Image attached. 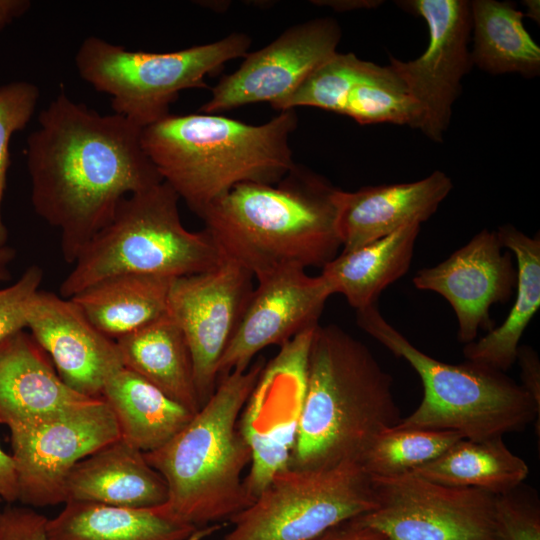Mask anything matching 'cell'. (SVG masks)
I'll return each mask as SVG.
<instances>
[{
  "mask_svg": "<svg viewBox=\"0 0 540 540\" xmlns=\"http://www.w3.org/2000/svg\"><path fill=\"white\" fill-rule=\"evenodd\" d=\"M101 399L116 418L120 438L143 453L162 447L195 415L125 367L106 382Z\"/></svg>",
  "mask_w": 540,
  "mask_h": 540,
  "instance_id": "26",
  "label": "cell"
},
{
  "mask_svg": "<svg viewBox=\"0 0 540 540\" xmlns=\"http://www.w3.org/2000/svg\"><path fill=\"white\" fill-rule=\"evenodd\" d=\"M366 63L353 53L336 52L318 65L274 109L284 111L310 106L343 115L348 94Z\"/></svg>",
  "mask_w": 540,
  "mask_h": 540,
  "instance_id": "32",
  "label": "cell"
},
{
  "mask_svg": "<svg viewBox=\"0 0 540 540\" xmlns=\"http://www.w3.org/2000/svg\"><path fill=\"white\" fill-rule=\"evenodd\" d=\"M9 430L18 501L33 507L65 503V484L76 464L120 439L116 418L101 398Z\"/></svg>",
  "mask_w": 540,
  "mask_h": 540,
  "instance_id": "11",
  "label": "cell"
},
{
  "mask_svg": "<svg viewBox=\"0 0 540 540\" xmlns=\"http://www.w3.org/2000/svg\"><path fill=\"white\" fill-rule=\"evenodd\" d=\"M498 238L516 260L514 304L504 322L478 341L465 344L467 361L506 372L516 362L520 339L540 307V237H531L511 224L500 226Z\"/></svg>",
  "mask_w": 540,
  "mask_h": 540,
  "instance_id": "22",
  "label": "cell"
},
{
  "mask_svg": "<svg viewBox=\"0 0 540 540\" xmlns=\"http://www.w3.org/2000/svg\"><path fill=\"white\" fill-rule=\"evenodd\" d=\"M503 249L496 230L483 229L447 259L413 277L417 289L435 292L451 305L461 343L475 341L479 330H492V305L506 303L516 288L512 253Z\"/></svg>",
  "mask_w": 540,
  "mask_h": 540,
  "instance_id": "16",
  "label": "cell"
},
{
  "mask_svg": "<svg viewBox=\"0 0 540 540\" xmlns=\"http://www.w3.org/2000/svg\"><path fill=\"white\" fill-rule=\"evenodd\" d=\"M179 199L164 181L125 197L111 221L81 251L59 295L69 299L119 274L178 278L220 265L225 255L210 233L183 226Z\"/></svg>",
  "mask_w": 540,
  "mask_h": 540,
  "instance_id": "7",
  "label": "cell"
},
{
  "mask_svg": "<svg viewBox=\"0 0 540 540\" xmlns=\"http://www.w3.org/2000/svg\"><path fill=\"white\" fill-rule=\"evenodd\" d=\"M314 329L282 345L275 358L265 364L240 415V432L251 455L244 482L255 498L290 465L305 396L308 352Z\"/></svg>",
  "mask_w": 540,
  "mask_h": 540,
  "instance_id": "12",
  "label": "cell"
},
{
  "mask_svg": "<svg viewBox=\"0 0 540 540\" xmlns=\"http://www.w3.org/2000/svg\"><path fill=\"white\" fill-rule=\"evenodd\" d=\"M453 188L442 171L414 182L337 189V228L343 247L351 251L409 224L427 221Z\"/></svg>",
  "mask_w": 540,
  "mask_h": 540,
  "instance_id": "19",
  "label": "cell"
},
{
  "mask_svg": "<svg viewBox=\"0 0 540 540\" xmlns=\"http://www.w3.org/2000/svg\"><path fill=\"white\" fill-rule=\"evenodd\" d=\"M0 498L7 502L18 500L16 472L11 455L0 447Z\"/></svg>",
  "mask_w": 540,
  "mask_h": 540,
  "instance_id": "39",
  "label": "cell"
},
{
  "mask_svg": "<svg viewBox=\"0 0 540 540\" xmlns=\"http://www.w3.org/2000/svg\"><path fill=\"white\" fill-rule=\"evenodd\" d=\"M115 341L125 368L193 414L199 411L191 353L183 332L168 313Z\"/></svg>",
  "mask_w": 540,
  "mask_h": 540,
  "instance_id": "23",
  "label": "cell"
},
{
  "mask_svg": "<svg viewBox=\"0 0 540 540\" xmlns=\"http://www.w3.org/2000/svg\"><path fill=\"white\" fill-rule=\"evenodd\" d=\"M463 436L455 431L400 427L382 430L359 463L370 477L412 471L437 458Z\"/></svg>",
  "mask_w": 540,
  "mask_h": 540,
  "instance_id": "31",
  "label": "cell"
},
{
  "mask_svg": "<svg viewBox=\"0 0 540 540\" xmlns=\"http://www.w3.org/2000/svg\"><path fill=\"white\" fill-rule=\"evenodd\" d=\"M316 540H389L379 531L362 523L358 517L340 523Z\"/></svg>",
  "mask_w": 540,
  "mask_h": 540,
  "instance_id": "38",
  "label": "cell"
},
{
  "mask_svg": "<svg viewBox=\"0 0 540 540\" xmlns=\"http://www.w3.org/2000/svg\"><path fill=\"white\" fill-rule=\"evenodd\" d=\"M420 224L351 251H342L322 267L332 294L343 295L357 310L376 304L381 292L409 270Z\"/></svg>",
  "mask_w": 540,
  "mask_h": 540,
  "instance_id": "24",
  "label": "cell"
},
{
  "mask_svg": "<svg viewBox=\"0 0 540 540\" xmlns=\"http://www.w3.org/2000/svg\"><path fill=\"white\" fill-rule=\"evenodd\" d=\"M343 115L360 125L392 123L415 129L421 119L418 104L392 68L370 61L351 88Z\"/></svg>",
  "mask_w": 540,
  "mask_h": 540,
  "instance_id": "30",
  "label": "cell"
},
{
  "mask_svg": "<svg viewBox=\"0 0 540 540\" xmlns=\"http://www.w3.org/2000/svg\"><path fill=\"white\" fill-rule=\"evenodd\" d=\"M26 328L62 381L81 395L101 398L106 382L124 367L116 341L95 328L71 299L59 294L38 291Z\"/></svg>",
  "mask_w": 540,
  "mask_h": 540,
  "instance_id": "18",
  "label": "cell"
},
{
  "mask_svg": "<svg viewBox=\"0 0 540 540\" xmlns=\"http://www.w3.org/2000/svg\"><path fill=\"white\" fill-rule=\"evenodd\" d=\"M241 322L223 353L219 378L245 371L254 356L268 346L280 347L319 324L333 295L326 279L304 269L289 268L257 281Z\"/></svg>",
  "mask_w": 540,
  "mask_h": 540,
  "instance_id": "17",
  "label": "cell"
},
{
  "mask_svg": "<svg viewBox=\"0 0 540 540\" xmlns=\"http://www.w3.org/2000/svg\"><path fill=\"white\" fill-rule=\"evenodd\" d=\"M253 275L227 257L216 268L174 278L167 313L183 332L202 405L214 393L218 366L254 290Z\"/></svg>",
  "mask_w": 540,
  "mask_h": 540,
  "instance_id": "13",
  "label": "cell"
},
{
  "mask_svg": "<svg viewBox=\"0 0 540 540\" xmlns=\"http://www.w3.org/2000/svg\"><path fill=\"white\" fill-rule=\"evenodd\" d=\"M357 325L418 373L423 397L400 427L455 431L472 441L503 437L536 423L540 407L505 372L467 361L449 364L415 347L376 304L356 311Z\"/></svg>",
  "mask_w": 540,
  "mask_h": 540,
  "instance_id": "6",
  "label": "cell"
},
{
  "mask_svg": "<svg viewBox=\"0 0 540 540\" xmlns=\"http://www.w3.org/2000/svg\"><path fill=\"white\" fill-rule=\"evenodd\" d=\"M39 96L38 87L27 81L0 85V247L6 246L8 240V229L2 218L1 207L11 164L9 143L14 133L28 125Z\"/></svg>",
  "mask_w": 540,
  "mask_h": 540,
  "instance_id": "33",
  "label": "cell"
},
{
  "mask_svg": "<svg viewBox=\"0 0 540 540\" xmlns=\"http://www.w3.org/2000/svg\"><path fill=\"white\" fill-rule=\"evenodd\" d=\"M392 386L364 343L338 325L318 324L289 467L359 462L373 439L401 420Z\"/></svg>",
  "mask_w": 540,
  "mask_h": 540,
  "instance_id": "3",
  "label": "cell"
},
{
  "mask_svg": "<svg viewBox=\"0 0 540 540\" xmlns=\"http://www.w3.org/2000/svg\"><path fill=\"white\" fill-rule=\"evenodd\" d=\"M30 6L27 0H0V31L24 15Z\"/></svg>",
  "mask_w": 540,
  "mask_h": 540,
  "instance_id": "40",
  "label": "cell"
},
{
  "mask_svg": "<svg viewBox=\"0 0 540 540\" xmlns=\"http://www.w3.org/2000/svg\"><path fill=\"white\" fill-rule=\"evenodd\" d=\"M411 472L437 483L500 495L523 483L529 467L510 451L503 437L481 441L462 438Z\"/></svg>",
  "mask_w": 540,
  "mask_h": 540,
  "instance_id": "29",
  "label": "cell"
},
{
  "mask_svg": "<svg viewBox=\"0 0 540 540\" xmlns=\"http://www.w3.org/2000/svg\"><path fill=\"white\" fill-rule=\"evenodd\" d=\"M173 279L119 274L107 277L69 299L95 328L117 340L167 313Z\"/></svg>",
  "mask_w": 540,
  "mask_h": 540,
  "instance_id": "25",
  "label": "cell"
},
{
  "mask_svg": "<svg viewBox=\"0 0 540 540\" xmlns=\"http://www.w3.org/2000/svg\"><path fill=\"white\" fill-rule=\"evenodd\" d=\"M524 4L527 8L528 16L535 21H539V1H525Z\"/></svg>",
  "mask_w": 540,
  "mask_h": 540,
  "instance_id": "43",
  "label": "cell"
},
{
  "mask_svg": "<svg viewBox=\"0 0 540 540\" xmlns=\"http://www.w3.org/2000/svg\"><path fill=\"white\" fill-rule=\"evenodd\" d=\"M16 258V250L10 246L0 247V282L11 278L10 265Z\"/></svg>",
  "mask_w": 540,
  "mask_h": 540,
  "instance_id": "41",
  "label": "cell"
},
{
  "mask_svg": "<svg viewBox=\"0 0 540 540\" xmlns=\"http://www.w3.org/2000/svg\"><path fill=\"white\" fill-rule=\"evenodd\" d=\"M327 3L325 5L332 6L333 8H337L339 10H349L351 8H361V7H369V6H376L377 1H327L324 2Z\"/></svg>",
  "mask_w": 540,
  "mask_h": 540,
  "instance_id": "42",
  "label": "cell"
},
{
  "mask_svg": "<svg viewBox=\"0 0 540 540\" xmlns=\"http://www.w3.org/2000/svg\"><path fill=\"white\" fill-rule=\"evenodd\" d=\"M295 110L252 125L215 114H169L142 128V146L164 182L196 215L245 182L276 184L296 164Z\"/></svg>",
  "mask_w": 540,
  "mask_h": 540,
  "instance_id": "4",
  "label": "cell"
},
{
  "mask_svg": "<svg viewBox=\"0 0 540 540\" xmlns=\"http://www.w3.org/2000/svg\"><path fill=\"white\" fill-rule=\"evenodd\" d=\"M48 519L51 540H198L204 531L154 508H127L67 501Z\"/></svg>",
  "mask_w": 540,
  "mask_h": 540,
  "instance_id": "27",
  "label": "cell"
},
{
  "mask_svg": "<svg viewBox=\"0 0 540 540\" xmlns=\"http://www.w3.org/2000/svg\"><path fill=\"white\" fill-rule=\"evenodd\" d=\"M470 2L472 64L493 74H540V47L523 24L524 13L514 3L497 0Z\"/></svg>",
  "mask_w": 540,
  "mask_h": 540,
  "instance_id": "28",
  "label": "cell"
},
{
  "mask_svg": "<svg viewBox=\"0 0 540 540\" xmlns=\"http://www.w3.org/2000/svg\"><path fill=\"white\" fill-rule=\"evenodd\" d=\"M89 399L62 381L30 333L20 330L0 342L1 424H30Z\"/></svg>",
  "mask_w": 540,
  "mask_h": 540,
  "instance_id": "20",
  "label": "cell"
},
{
  "mask_svg": "<svg viewBox=\"0 0 540 540\" xmlns=\"http://www.w3.org/2000/svg\"><path fill=\"white\" fill-rule=\"evenodd\" d=\"M251 38L232 33L179 51H130L96 36L80 45L75 64L80 77L111 97L114 113L141 128L170 114V104L186 89L207 88L205 78L233 59L245 57Z\"/></svg>",
  "mask_w": 540,
  "mask_h": 540,
  "instance_id": "8",
  "label": "cell"
},
{
  "mask_svg": "<svg viewBox=\"0 0 540 540\" xmlns=\"http://www.w3.org/2000/svg\"><path fill=\"white\" fill-rule=\"evenodd\" d=\"M516 361L521 369V385L540 407V362L536 351L527 345L519 346Z\"/></svg>",
  "mask_w": 540,
  "mask_h": 540,
  "instance_id": "37",
  "label": "cell"
},
{
  "mask_svg": "<svg viewBox=\"0 0 540 540\" xmlns=\"http://www.w3.org/2000/svg\"><path fill=\"white\" fill-rule=\"evenodd\" d=\"M377 506L371 477L359 462L279 472L231 520L221 540H316Z\"/></svg>",
  "mask_w": 540,
  "mask_h": 540,
  "instance_id": "9",
  "label": "cell"
},
{
  "mask_svg": "<svg viewBox=\"0 0 540 540\" xmlns=\"http://www.w3.org/2000/svg\"><path fill=\"white\" fill-rule=\"evenodd\" d=\"M341 36L339 24L328 17L289 27L265 47L247 53L236 71L220 79L200 111L214 114L260 102L274 108L337 52Z\"/></svg>",
  "mask_w": 540,
  "mask_h": 540,
  "instance_id": "15",
  "label": "cell"
},
{
  "mask_svg": "<svg viewBox=\"0 0 540 540\" xmlns=\"http://www.w3.org/2000/svg\"><path fill=\"white\" fill-rule=\"evenodd\" d=\"M337 189L296 164L276 184H237L197 216L225 257L258 281L284 269L322 268L338 255Z\"/></svg>",
  "mask_w": 540,
  "mask_h": 540,
  "instance_id": "2",
  "label": "cell"
},
{
  "mask_svg": "<svg viewBox=\"0 0 540 540\" xmlns=\"http://www.w3.org/2000/svg\"><path fill=\"white\" fill-rule=\"evenodd\" d=\"M167 497L164 478L143 452L121 438L78 462L65 484L66 502L152 509Z\"/></svg>",
  "mask_w": 540,
  "mask_h": 540,
  "instance_id": "21",
  "label": "cell"
},
{
  "mask_svg": "<svg viewBox=\"0 0 540 540\" xmlns=\"http://www.w3.org/2000/svg\"><path fill=\"white\" fill-rule=\"evenodd\" d=\"M371 480L377 506L358 519L389 540H499L494 494L411 471Z\"/></svg>",
  "mask_w": 540,
  "mask_h": 540,
  "instance_id": "10",
  "label": "cell"
},
{
  "mask_svg": "<svg viewBox=\"0 0 540 540\" xmlns=\"http://www.w3.org/2000/svg\"><path fill=\"white\" fill-rule=\"evenodd\" d=\"M420 16L428 26L425 52L410 61L390 57L389 66L420 108L418 129L431 141L442 142L452 107L461 93V81L472 68L468 47L470 2L466 0H406L397 2Z\"/></svg>",
  "mask_w": 540,
  "mask_h": 540,
  "instance_id": "14",
  "label": "cell"
},
{
  "mask_svg": "<svg viewBox=\"0 0 540 540\" xmlns=\"http://www.w3.org/2000/svg\"><path fill=\"white\" fill-rule=\"evenodd\" d=\"M494 523L499 540H540V502L523 483L496 495Z\"/></svg>",
  "mask_w": 540,
  "mask_h": 540,
  "instance_id": "34",
  "label": "cell"
},
{
  "mask_svg": "<svg viewBox=\"0 0 540 540\" xmlns=\"http://www.w3.org/2000/svg\"><path fill=\"white\" fill-rule=\"evenodd\" d=\"M264 366L259 358L245 371L220 377L188 424L162 447L144 453L168 488L167 501L154 508L159 513L200 529L230 522L254 502L244 482L251 455L239 420Z\"/></svg>",
  "mask_w": 540,
  "mask_h": 540,
  "instance_id": "5",
  "label": "cell"
},
{
  "mask_svg": "<svg viewBox=\"0 0 540 540\" xmlns=\"http://www.w3.org/2000/svg\"><path fill=\"white\" fill-rule=\"evenodd\" d=\"M38 121L26 146L31 202L59 229L62 257L73 265L125 197L163 179L142 146V128L121 115H101L62 89Z\"/></svg>",
  "mask_w": 540,
  "mask_h": 540,
  "instance_id": "1",
  "label": "cell"
},
{
  "mask_svg": "<svg viewBox=\"0 0 540 540\" xmlns=\"http://www.w3.org/2000/svg\"><path fill=\"white\" fill-rule=\"evenodd\" d=\"M43 274L41 267L31 265L15 283L0 289V342L27 327L29 310Z\"/></svg>",
  "mask_w": 540,
  "mask_h": 540,
  "instance_id": "35",
  "label": "cell"
},
{
  "mask_svg": "<svg viewBox=\"0 0 540 540\" xmlns=\"http://www.w3.org/2000/svg\"><path fill=\"white\" fill-rule=\"evenodd\" d=\"M47 521L31 508L6 507L0 512V540H51Z\"/></svg>",
  "mask_w": 540,
  "mask_h": 540,
  "instance_id": "36",
  "label": "cell"
}]
</instances>
